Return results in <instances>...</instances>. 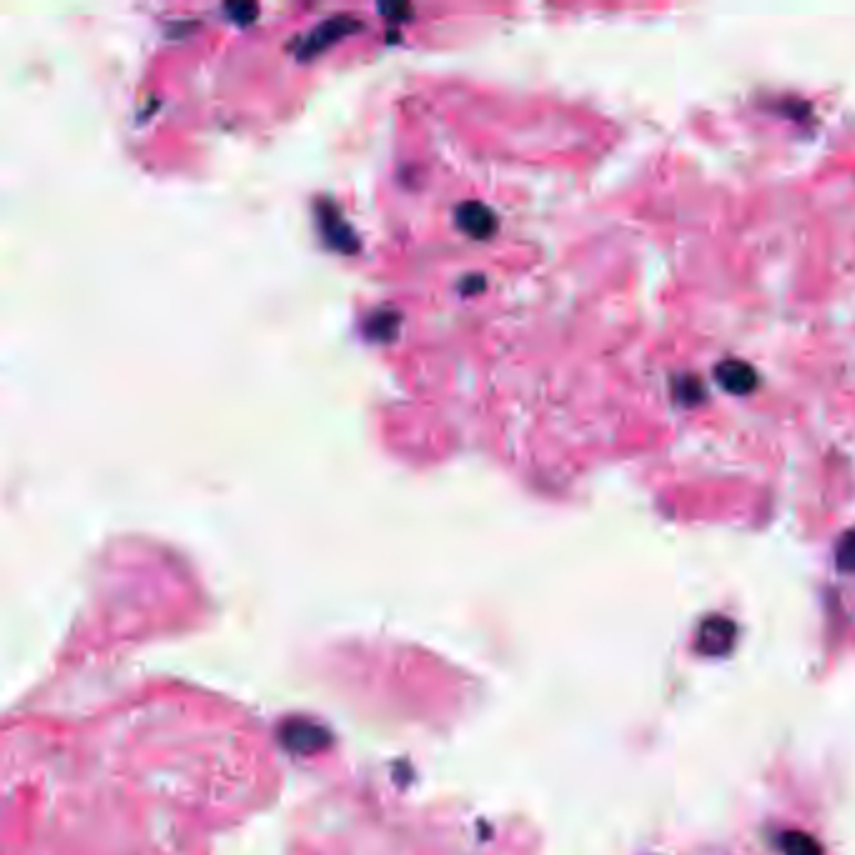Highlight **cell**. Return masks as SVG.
I'll use <instances>...</instances> for the list:
<instances>
[{
    "instance_id": "1",
    "label": "cell",
    "mask_w": 855,
    "mask_h": 855,
    "mask_svg": "<svg viewBox=\"0 0 855 855\" xmlns=\"http://www.w3.org/2000/svg\"><path fill=\"white\" fill-rule=\"evenodd\" d=\"M282 740L294 753L312 755L329 745V733L324 730L322 725L309 723V720H302V717H292V720L283 723Z\"/></svg>"
},
{
    "instance_id": "2",
    "label": "cell",
    "mask_w": 855,
    "mask_h": 855,
    "mask_svg": "<svg viewBox=\"0 0 855 855\" xmlns=\"http://www.w3.org/2000/svg\"><path fill=\"white\" fill-rule=\"evenodd\" d=\"M735 643V624L723 617V614H713L710 620H705L700 624V633L695 640L697 653L707 654V657H723L730 653V647Z\"/></svg>"
},
{
    "instance_id": "3",
    "label": "cell",
    "mask_w": 855,
    "mask_h": 855,
    "mask_svg": "<svg viewBox=\"0 0 855 855\" xmlns=\"http://www.w3.org/2000/svg\"><path fill=\"white\" fill-rule=\"evenodd\" d=\"M717 384L723 386L725 392L730 394H747L755 389L757 382V374L750 364L740 362V359H727V362L717 364L715 369Z\"/></svg>"
},
{
    "instance_id": "4",
    "label": "cell",
    "mask_w": 855,
    "mask_h": 855,
    "mask_svg": "<svg viewBox=\"0 0 855 855\" xmlns=\"http://www.w3.org/2000/svg\"><path fill=\"white\" fill-rule=\"evenodd\" d=\"M356 31V21L349 18V15H336V18H329V21L319 26L312 36H306L304 38L302 46V56H314V53H319L322 48H326L329 43L336 41L339 36H346V33Z\"/></svg>"
},
{
    "instance_id": "5",
    "label": "cell",
    "mask_w": 855,
    "mask_h": 855,
    "mask_svg": "<svg viewBox=\"0 0 855 855\" xmlns=\"http://www.w3.org/2000/svg\"><path fill=\"white\" fill-rule=\"evenodd\" d=\"M457 221L462 226L464 232L474 236V239H484V236H489L494 232V226H497V219H494V213L482 206V203L469 201L462 203L459 209H457Z\"/></svg>"
},
{
    "instance_id": "6",
    "label": "cell",
    "mask_w": 855,
    "mask_h": 855,
    "mask_svg": "<svg viewBox=\"0 0 855 855\" xmlns=\"http://www.w3.org/2000/svg\"><path fill=\"white\" fill-rule=\"evenodd\" d=\"M783 853L785 855H823V848L815 840L813 835L803 833V830H790L783 835Z\"/></svg>"
},
{
    "instance_id": "7",
    "label": "cell",
    "mask_w": 855,
    "mask_h": 855,
    "mask_svg": "<svg viewBox=\"0 0 855 855\" xmlns=\"http://www.w3.org/2000/svg\"><path fill=\"white\" fill-rule=\"evenodd\" d=\"M835 562L843 572H855V530L845 532L835 550Z\"/></svg>"
}]
</instances>
